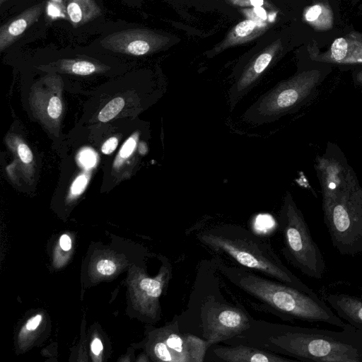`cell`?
I'll return each instance as SVG.
<instances>
[{"label":"cell","mask_w":362,"mask_h":362,"mask_svg":"<svg viewBox=\"0 0 362 362\" xmlns=\"http://www.w3.org/2000/svg\"><path fill=\"white\" fill-rule=\"evenodd\" d=\"M196 237L203 245L229 258L237 266L317 296L284 264L267 238L242 226L220 224L199 230Z\"/></svg>","instance_id":"6da1fadb"},{"label":"cell","mask_w":362,"mask_h":362,"mask_svg":"<svg viewBox=\"0 0 362 362\" xmlns=\"http://www.w3.org/2000/svg\"><path fill=\"white\" fill-rule=\"evenodd\" d=\"M216 267L232 284L286 320L322 322L342 328L345 322L318 296H313L251 270L218 261Z\"/></svg>","instance_id":"7a4b0ae2"},{"label":"cell","mask_w":362,"mask_h":362,"mask_svg":"<svg viewBox=\"0 0 362 362\" xmlns=\"http://www.w3.org/2000/svg\"><path fill=\"white\" fill-rule=\"evenodd\" d=\"M341 329L286 327L267 346L297 361L362 362V333L349 323Z\"/></svg>","instance_id":"3957f363"},{"label":"cell","mask_w":362,"mask_h":362,"mask_svg":"<svg viewBox=\"0 0 362 362\" xmlns=\"http://www.w3.org/2000/svg\"><path fill=\"white\" fill-rule=\"evenodd\" d=\"M278 224L283 238L281 251L287 261L308 277L322 279L325 271L323 255L288 192L279 211Z\"/></svg>","instance_id":"277c9868"},{"label":"cell","mask_w":362,"mask_h":362,"mask_svg":"<svg viewBox=\"0 0 362 362\" xmlns=\"http://www.w3.org/2000/svg\"><path fill=\"white\" fill-rule=\"evenodd\" d=\"M324 78L317 69L305 70L277 83L261 95L244 113L250 122H271L298 110L312 99Z\"/></svg>","instance_id":"5b68a950"},{"label":"cell","mask_w":362,"mask_h":362,"mask_svg":"<svg viewBox=\"0 0 362 362\" xmlns=\"http://www.w3.org/2000/svg\"><path fill=\"white\" fill-rule=\"evenodd\" d=\"M331 241L341 255L362 252V187L359 184L339 194L324 213Z\"/></svg>","instance_id":"8992f818"},{"label":"cell","mask_w":362,"mask_h":362,"mask_svg":"<svg viewBox=\"0 0 362 362\" xmlns=\"http://www.w3.org/2000/svg\"><path fill=\"white\" fill-rule=\"evenodd\" d=\"M202 334L209 346L250 327L249 317L240 309L212 299L202 306Z\"/></svg>","instance_id":"52a82bcc"},{"label":"cell","mask_w":362,"mask_h":362,"mask_svg":"<svg viewBox=\"0 0 362 362\" xmlns=\"http://www.w3.org/2000/svg\"><path fill=\"white\" fill-rule=\"evenodd\" d=\"M315 170L322 189L323 213L339 194L359 184L354 171L339 150H327L318 156Z\"/></svg>","instance_id":"ba28073f"},{"label":"cell","mask_w":362,"mask_h":362,"mask_svg":"<svg viewBox=\"0 0 362 362\" xmlns=\"http://www.w3.org/2000/svg\"><path fill=\"white\" fill-rule=\"evenodd\" d=\"M162 338L153 346L158 360L170 362H202L207 349L206 341L192 334L182 333L178 322L166 327Z\"/></svg>","instance_id":"9c48e42d"},{"label":"cell","mask_w":362,"mask_h":362,"mask_svg":"<svg viewBox=\"0 0 362 362\" xmlns=\"http://www.w3.org/2000/svg\"><path fill=\"white\" fill-rule=\"evenodd\" d=\"M169 39L147 29H128L105 37L100 45L113 52L141 56L156 52L165 46Z\"/></svg>","instance_id":"30bf717a"},{"label":"cell","mask_w":362,"mask_h":362,"mask_svg":"<svg viewBox=\"0 0 362 362\" xmlns=\"http://www.w3.org/2000/svg\"><path fill=\"white\" fill-rule=\"evenodd\" d=\"M281 40H276L246 65L228 90L231 109L257 84L274 58L281 51Z\"/></svg>","instance_id":"8fae6325"},{"label":"cell","mask_w":362,"mask_h":362,"mask_svg":"<svg viewBox=\"0 0 362 362\" xmlns=\"http://www.w3.org/2000/svg\"><path fill=\"white\" fill-rule=\"evenodd\" d=\"M310 58L319 62L355 65L362 64V33L351 31L336 38L330 47L320 52L315 46H310Z\"/></svg>","instance_id":"7c38bea8"},{"label":"cell","mask_w":362,"mask_h":362,"mask_svg":"<svg viewBox=\"0 0 362 362\" xmlns=\"http://www.w3.org/2000/svg\"><path fill=\"white\" fill-rule=\"evenodd\" d=\"M213 352L220 360L227 362L293 361V359L245 345H238L233 347H216L213 349Z\"/></svg>","instance_id":"4fadbf2b"},{"label":"cell","mask_w":362,"mask_h":362,"mask_svg":"<svg viewBox=\"0 0 362 362\" xmlns=\"http://www.w3.org/2000/svg\"><path fill=\"white\" fill-rule=\"evenodd\" d=\"M43 3L37 4L25 10L16 18L0 28V51L13 44L24 31L42 14Z\"/></svg>","instance_id":"5bb4252c"},{"label":"cell","mask_w":362,"mask_h":362,"mask_svg":"<svg viewBox=\"0 0 362 362\" xmlns=\"http://www.w3.org/2000/svg\"><path fill=\"white\" fill-rule=\"evenodd\" d=\"M337 315L362 333V300L344 293L329 294L325 297Z\"/></svg>","instance_id":"9a60e30c"},{"label":"cell","mask_w":362,"mask_h":362,"mask_svg":"<svg viewBox=\"0 0 362 362\" xmlns=\"http://www.w3.org/2000/svg\"><path fill=\"white\" fill-rule=\"evenodd\" d=\"M267 29L266 23L247 19L238 23L219 44L211 50L217 54L227 48L254 40Z\"/></svg>","instance_id":"2e32d148"},{"label":"cell","mask_w":362,"mask_h":362,"mask_svg":"<svg viewBox=\"0 0 362 362\" xmlns=\"http://www.w3.org/2000/svg\"><path fill=\"white\" fill-rule=\"evenodd\" d=\"M66 9L75 27L86 24L102 13L95 0H66Z\"/></svg>","instance_id":"e0dca14e"},{"label":"cell","mask_w":362,"mask_h":362,"mask_svg":"<svg viewBox=\"0 0 362 362\" xmlns=\"http://www.w3.org/2000/svg\"><path fill=\"white\" fill-rule=\"evenodd\" d=\"M307 23L319 30L331 29L334 24L333 12L327 1H318L308 7L304 13Z\"/></svg>","instance_id":"ac0fdd59"},{"label":"cell","mask_w":362,"mask_h":362,"mask_svg":"<svg viewBox=\"0 0 362 362\" xmlns=\"http://www.w3.org/2000/svg\"><path fill=\"white\" fill-rule=\"evenodd\" d=\"M58 67L65 72L76 75L86 76L98 71L100 66L86 59H62L56 63Z\"/></svg>","instance_id":"d6986e66"},{"label":"cell","mask_w":362,"mask_h":362,"mask_svg":"<svg viewBox=\"0 0 362 362\" xmlns=\"http://www.w3.org/2000/svg\"><path fill=\"white\" fill-rule=\"evenodd\" d=\"M167 274V272L165 273ZM165 274H160L156 279L144 278L140 281L141 288L146 294L153 300H157L161 295L163 291V277Z\"/></svg>","instance_id":"ffe728a7"},{"label":"cell","mask_w":362,"mask_h":362,"mask_svg":"<svg viewBox=\"0 0 362 362\" xmlns=\"http://www.w3.org/2000/svg\"><path fill=\"white\" fill-rule=\"evenodd\" d=\"M124 100L122 98H115L111 100L100 111L98 119L100 122H106L114 118L123 108Z\"/></svg>","instance_id":"44dd1931"},{"label":"cell","mask_w":362,"mask_h":362,"mask_svg":"<svg viewBox=\"0 0 362 362\" xmlns=\"http://www.w3.org/2000/svg\"><path fill=\"white\" fill-rule=\"evenodd\" d=\"M46 113L53 120L60 117L62 113V103L59 97L52 95L49 98L46 106Z\"/></svg>","instance_id":"7402d4cb"},{"label":"cell","mask_w":362,"mask_h":362,"mask_svg":"<svg viewBox=\"0 0 362 362\" xmlns=\"http://www.w3.org/2000/svg\"><path fill=\"white\" fill-rule=\"evenodd\" d=\"M18 154L21 159V160L25 163L28 164L30 163L33 160V155L30 149V148L24 143H21L18 144Z\"/></svg>","instance_id":"603a6c76"},{"label":"cell","mask_w":362,"mask_h":362,"mask_svg":"<svg viewBox=\"0 0 362 362\" xmlns=\"http://www.w3.org/2000/svg\"><path fill=\"white\" fill-rule=\"evenodd\" d=\"M97 269L102 274L110 275L115 272L116 266L111 260L102 259L98 262Z\"/></svg>","instance_id":"cb8c5ba5"},{"label":"cell","mask_w":362,"mask_h":362,"mask_svg":"<svg viewBox=\"0 0 362 362\" xmlns=\"http://www.w3.org/2000/svg\"><path fill=\"white\" fill-rule=\"evenodd\" d=\"M135 146V139L133 137L128 139L120 150V157L122 158H128L133 152Z\"/></svg>","instance_id":"d4e9b609"},{"label":"cell","mask_w":362,"mask_h":362,"mask_svg":"<svg viewBox=\"0 0 362 362\" xmlns=\"http://www.w3.org/2000/svg\"><path fill=\"white\" fill-rule=\"evenodd\" d=\"M118 144V139L116 137H111L107 139L102 146L101 151L104 154H110L117 148Z\"/></svg>","instance_id":"484cf974"},{"label":"cell","mask_w":362,"mask_h":362,"mask_svg":"<svg viewBox=\"0 0 362 362\" xmlns=\"http://www.w3.org/2000/svg\"><path fill=\"white\" fill-rule=\"evenodd\" d=\"M87 183V177L85 175L78 177L71 187L72 193L76 194L81 193Z\"/></svg>","instance_id":"4316f807"},{"label":"cell","mask_w":362,"mask_h":362,"mask_svg":"<svg viewBox=\"0 0 362 362\" xmlns=\"http://www.w3.org/2000/svg\"><path fill=\"white\" fill-rule=\"evenodd\" d=\"M80 160L84 165L90 167L95 162V154L91 151L86 150L81 153Z\"/></svg>","instance_id":"83f0119b"},{"label":"cell","mask_w":362,"mask_h":362,"mask_svg":"<svg viewBox=\"0 0 362 362\" xmlns=\"http://www.w3.org/2000/svg\"><path fill=\"white\" fill-rule=\"evenodd\" d=\"M42 316L40 315H37L32 318H30L27 324H26V328L28 330H34L35 329L37 326L40 325V322L41 321Z\"/></svg>","instance_id":"f1b7e54d"},{"label":"cell","mask_w":362,"mask_h":362,"mask_svg":"<svg viewBox=\"0 0 362 362\" xmlns=\"http://www.w3.org/2000/svg\"><path fill=\"white\" fill-rule=\"evenodd\" d=\"M59 244H60L61 247L65 251L69 250L71 247V239L66 234H64L61 236L60 240H59Z\"/></svg>","instance_id":"f546056e"},{"label":"cell","mask_w":362,"mask_h":362,"mask_svg":"<svg viewBox=\"0 0 362 362\" xmlns=\"http://www.w3.org/2000/svg\"><path fill=\"white\" fill-rule=\"evenodd\" d=\"M103 349V344L99 339H95L91 344V350L93 354H98Z\"/></svg>","instance_id":"4dcf8cb0"},{"label":"cell","mask_w":362,"mask_h":362,"mask_svg":"<svg viewBox=\"0 0 362 362\" xmlns=\"http://www.w3.org/2000/svg\"><path fill=\"white\" fill-rule=\"evenodd\" d=\"M233 1H234V3H235L240 0H233ZM247 1H248L250 5L257 6V7L260 6L264 4L263 0H247ZM245 0H243L240 2H239L238 4L243 6V5H245Z\"/></svg>","instance_id":"1f68e13d"},{"label":"cell","mask_w":362,"mask_h":362,"mask_svg":"<svg viewBox=\"0 0 362 362\" xmlns=\"http://www.w3.org/2000/svg\"><path fill=\"white\" fill-rule=\"evenodd\" d=\"M355 81L356 83L361 86H362V69L359 70L356 74H355Z\"/></svg>","instance_id":"d6a6232c"},{"label":"cell","mask_w":362,"mask_h":362,"mask_svg":"<svg viewBox=\"0 0 362 362\" xmlns=\"http://www.w3.org/2000/svg\"><path fill=\"white\" fill-rule=\"evenodd\" d=\"M3 1H4V0H1V4H2Z\"/></svg>","instance_id":"836d02e7"}]
</instances>
